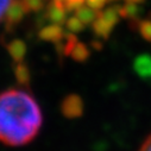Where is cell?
<instances>
[{
    "label": "cell",
    "instance_id": "cell-1",
    "mask_svg": "<svg viewBox=\"0 0 151 151\" xmlns=\"http://www.w3.org/2000/svg\"><path fill=\"white\" fill-rule=\"evenodd\" d=\"M43 117L37 101L26 92L9 89L0 93V142L22 146L37 136Z\"/></svg>",
    "mask_w": 151,
    "mask_h": 151
},
{
    "label": "cell",
    "instance_id": "cell-5",
    "mask_svg": "<svg viewBox=\"0 0 151 151\" xmlns=\"http://www.w3.org/2000/svg\"><path fill=\"white\" fill-rule=\"evenodd\" d=\"M12 3H13V0H0V22L6 17Z\"/></svg>",
    "mask_w": 151,
    "mask_h": 151
},
{
    "label": "cell",
    "instance_id": "cell-3",
    "mask_svg": "<svg viewBox=\"0 0 151 151\" xmlns=\"http://www.w3.org/2000/svg\"><path fill=\"white\" fill-rule=\"evenodd\" d=\"M87 0H54L55 7L61 13H65L69 10H79L85 6Z\"/></svg>",
    "mask_w": 151,
    "mask_h": 151
},
{
    "label": "cell",
    "instance_id": "cell-4",
    "mask_svg": "<svg viewBox=\"0 0 151 151\" xmlns=\"http://www.w3.org/2000/svg\"><path fill=\"white\" fill-rule=\"evenodd\" d=\"M10 52L12 54V56L14 58H17L18 56H23L24 55V45L20 42H14L12 43L11 48H10Z\"/></svg>",
    "mask_w": 151,
    "mask_h": 151
},
{
    "label": "cell",
    "instance_id": "cell-2",
    "mask_svg": "<svg viewBox=\"0 0 151 151\" xmlns=\"http://www.w3.org/2000/svg\"><path fill=\"white\" fill-rule=\"evenodd\" d=\"M62 112L63 114L71 118V117H78L82 112V102L79 96H68L62 105Z\"/></svg>",
    "mask_w": 151,
    "mask_h": 151
},
{
    "label": "cell",
    "instance_id": "cell-6",
    "mask_svg": "<svg viewBox=\"0 0 151 151\" xmlns=\"http://www.w3.org/2000/svg\"><path fill=\"white\" fill-rule=\"evenodd\" d=\"M139 151H151V133L147 136V138L144 140V143L142 144Z\"/></svg>",
    "mask_w": 151,
    "mask_h": 151
}]
</instances>
